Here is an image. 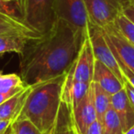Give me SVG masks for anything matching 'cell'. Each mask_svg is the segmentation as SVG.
Listing matches in <instances>:
<instances>
[{
    "instance_id": "1",
    "label": "cell",
    "mask_w": 134,
    "mask_h": 134,
    "mask_svg": "<svg viewBox=\"0 0 134 134\" xmlns=\"http://www.w3.org/2000/svg\"><path fill=\"white\" fill-rule=\"evenodd\" d=\"M86 37L56 19L47 33L29 41L20 54L19 75L24 84L32 86L66 75Z\"/></svg>"
},
{
    "instance_id": "2",
    "label": "cell",
    "mask_w": 134,
    "mask_h": 134,
    "mask_svg": "<svg viewBox=\"0 0 134 134\" xmlns=\"http://www.w3.org/2000/svg\"><path fill=\"white\" fill-rule=\"evenodd\" d=\"M65 75L32 86L18 117L30 120L42 133L51 131L59 113Z\"/></svg>"
},
{
    "instance_id": "3",
    "label": "cell",
    "mask_w": 134,
    "mask_h": 134,
    "mask_svg": "<svg viewBox=\"0 0 134 134\" xmlns=\"http://www.w3.org/2000/svg\"><path fill=\"white\" fill-rule=\"evenodd\" d=\"M21 18L31 30L40 35H44L56 20L53 0H25Z\"/></svg>"
},
{
    "instance_id": "4",
    "label": "cell",
    "mask_w": 134,
    "mask_h": 134,
    "mask_svg": "<svg viewBox=\"0 0 134 134\" xmlns=\"http://www.w3.org/2000/svg\"><path fill=\"white\" fill-rule=\"evenodd\" d=\"M53 9L56 19L64 20L83 36H87L89 20L84 0H53Z\"/></svg>"
},
{
    "instance_id": "5",
    "label": "cell",
    "mask_w": 134,
    "mask_h": 134,
    "mask_svg": "<svg viewBox=\"0 0 134 134\" xmlns=\"http://www.w3.org/2000/svg\"><path fill=\"white\" fill-rule=\"evenodd\" d=\"M88 38L91 42L95 59L101 62L108 69L111 70L124 85L125 78L121 73L117 59L105 38L103 29L93 23L88 22Z\"/></svg>"
},
{
    "instance_id": "6",
    "label": "cell",
    "mask_w": 134,
    "mask_h": 134,
    "mask_svg": "<svg viewBox=\"0 0 134 134\" xmlns=\"http://www.w3.org/2000/svg\"><path fill=\"white\" fill-rule=\"evenodd\" d=\"M84 4L89 22L102 29L114 24L122 14L120 0H84Z\"/></svg>"
},
{
    "instance_id": "7",
    "label": "cell",
    "mask_w": 134,
    "mask_h": 134,
    "mask_svg": "<svg viewBox=\"0 0 134 134\" xmlns=\"http://www.w3.org/2000/svg\"><path fill=\"white\" fill-rule=\"evenodd\" d=\"M95 61L96 59L92 45L87 35V37L83 41L78 55L68 73L71 75L72 78L75 81L91 84L93 82Z\"/></svg>"
},
{
    "instance_id": "8",
    "label": "cell",
    "mask_w": 134,
    "mask_h": 134,
    "mask_svg": "<svg viewBox=\"0 0 134 134\" xmlns=\"http://www.w3.org/2000/svg\"><path fill=\"white\" fill-rule=\"evenodd\" d=\"M103 31L113 53L134 73V45L120 33L115 23L103 28Z\"/></svg>"
},
{
    "instance_id": "9",
    "label": "cell",
    "mask_w": 134,
    "mask_h": 134,
    "mask_svg": "<svg viewBox=\"0 0 134 134\" xmlns=\"http://www.w3.org/2000/svg\"><path fill=\"white\" fill-rule=\"evenodd\" d=\"M72 119L76 132L78 134H86L90 125L97 119L95 105L92 83L86 96L82 99L78 106L71 111Z\"/></svg>"
},
{
    "instance_id": "10",
    "label": "cell",
    "mask_w": 134,
    "mask_h": 134,
    "mask_svg": "<svg viewBox=\"0 0 134 134\" xmlns=\"http://www.w3.org/2000/svg\"><path fill=\"white\" fill-rule=\"evenodd\" d=\"M91 84L77 82L72 78L71 75L68 72L65 75L64 84L62 94V101L69 107L70 110L73 111L82 99L87 94Z\"/></svg>"
},
{
    "instance_id": "11",
    "label": "cell",
    "mask_w": 134,
    "mask_h": 134,
    "mask_svg": "<svg viewBox=\"0 0 134 134\" xmlns=\"http://www.w3.org/2000/svg\"><path fill=\"white\" fill-rule=\"evenodd\" d=\"M93 82L98 85L110 96L124 88V85L116 76L115 74L97 60L95 61Z\"/></svg>"
},
{
    "instance_id": "12",
    "label": "cell",
    "mask_w": 134,
    "mask_h": 134,
    "mask_svg": "<svg viewBox=\"0 0 134 134\" xmlns=\"http://www.w3.org/2000/svg\"><path fill=\"white\" fill-rule=\"evenodd\" d=\"M111 107L120 119L123 131L125 132L134 125V108L130 104L124 88L111 96Z\"/></svg>"
},
{
    "instance_id": "13",
    "label": "cell",
    "mask_w": 134,
    "mask_h": 134,
    "mask_svg": "<svg viewBox=\"0 0 134 134\" xmlns=\"http://www.w3.org/2000/svg\"><path fill=\"white\" fill-rule=\"evenodd\" d=\"M30 88L31 86H26L23 90L19 91L0 105V119L14 121L17 119L24 105L27 96L30 93Z\"/></svg>"
},
{
    "instance_id": "14",
    "label": "cell",
    "mask_w": 134,
    "mask_h": 134,
    "mask_svg": "<svg viewBox=\"0 0 134 134\" xmlns=\"http://www.w3.org/2000/svg\"><path fill=\"white\" fill-rule=\"evenodd\" d=\"M7 32H19L29 36L32 40H37L41 36L31 30L24 22L22 18L0 13V34Z\"/></svg>"
},
{
    "instance_id": "15",
    "label": "cell",
    "mask_w": 134,
    "mask_h": 134,
    "mask_svg": "<svg viewBox=\"0 0 134 134\" xmlns=\"http://www.w3.org/2000/svg\"><path fill=\"white\" fill-rule=\"evenodd\" d=\"M31 38L19 32H7L0 34V54L16 52L20 55Z\"/></svg>"
},
{
    "instance_id": "16",
    "label": "cell",
    "mask_w": 134,
    "mask_h": 134,
    "mask_svg": "<svg viewBox=\"0 0 134 134\" xmlns=\"http://www.w3.org/2000/svg\"><path fill=\"white\" fill-rule=\"evenodd\" d=\"M47 134H78L74 126L71 110L63 101L54 126Z\"/></svg>"
},
{
    "instance_id": "17",
    "label": "cell",
    "mask_w": 134,
    "mask_h": 134,
    "mask_svg": "<svg viewBox=\"0 0 134 134\" xmlns=\"http://www.w3.org/2000/svg\"><path fill=\"white\" fill-rule=\"evenodd\" d=\"M92 88L97 118L101 122L106 112L111 108V96L94 82H92Z\"/></svg>"
},
{
    "instance_id": "18",
    "label": "cell",
    "mask_w": 134,
    "mask_h": 134,
    "mask_svg": "<svg viewBox=\"0 0 134 134\" xmlns=\"http://www.w3.org/2000/svg\"><path fill=\"white\" fill-rule=\"evenodd\" d=\"M26 85L21 79L20 75L16 74L4 75L0 71V93L2 94H17L24 89Z\"/></svg>"
},
{
    "instance_id": "19",
    "label": "cell",
    "mask_w": 134,
    "mask_h": 134,
    "mask_svg": "<svg viewBox=\"0 0 134 134\" xmlns=\"http://www.w3.org/2000/svg\"><path fill=\"white\" fill-rule=\"evenodd\" d=\"M101 124L103 134H124L120 119L112 107L106 112Z\"/></svg>"
},
{
    "instance_id": "20",
    "label": "cell",
    "mask_w": 134,
    "mask_h": 134,
    "mask_svg": "<svg viewBox=\"0 0 134 134\" xmlns=\"http://www.w3.org/2000/svg\"><path fill=\"white\" fill-rule=\"evenodd\" d=\"M13 134H44L30 120L25 118L17 117L11 124Z\"/></svg>"
},
{
    "instance_id": "21",
    "label": "cell",
    "mask_w": 134,
    "mask_h": 134,
    "mask_svg": "<svg viewBox=\"0 0 134 134\" xmlns=\"http://www.w3.org/2000/svg\"><path fill=\"white\" fill-rule=\"evenodd\" d=\"M115 25L120 33L130 41L131 44L134 45V24L130 22L123 14L118 17L115 21Z\"/></svg>"
},
{
    "instance_id": "22",
    "label": "cell",
    "mask_w": 134,
    "mask_h": 134,
    "mask_svg": "<svg viewBox=\"0 0 134 134\" xmlns=\"http://www.w3.org/2000/svg\"><path fill=\"white\" fill-rule=\"evenodd\" d=\"M0 13L21 18L20 10L17 2H6L5 0H0Z\"/></svg>"
},
{
    "instance_id": "23",
    "label": "cell",
    "mask_w": 134,
    "mask_h": 134,
    "mask_svg": "<svg viewBox=\"0 0 134 134\" xmlns=\"http://www.w3.org/2000/svg\"><path fill=\"white\" fill-rule=\"evenodd\" d=\"M114 55H115L116 59H117L118 63H119V68H120L121 73H122L125 80L128 81V82L134 87V73L130 69V68H129L128 66H127L126 64H125L124 63H123L122 61H121L120 59H119V57H118L117 55H116V54H114Z\"/></svg>"
},
{
    "instance_id": "24",
    "label": "cell",
    "mask_w": 134,
    "mask_h": 134,
    "mask_svg": "<svg viewBox=\"0 0 134 134\" xmlns=\"http://www.w3.org/2000/svg\"><path fill=\"white\" fill-rule=\"evenodd\" d=\"M122 14L134 24V5L131 3L124 5L122 8Z\"/></svg>"
},
{
    "instance_id": "25",
    "label": "cell",
    "mask_w": 134,
    "mask_h": 134,
    "mask_svg": "<svg viewBox=\"0 0 134 134\" xmlns=\"http://www.w3.org/2000/svg\"><path fill=\"white\" fill-rule=\"evenodd\" d=\"M86 134H103L102 124H101V122L98 119L94 121V122L90 125L87 131H86Z\"/></svg>"
},
{
    "instance_id": "26",
    "label": "cell",
    "mask_w": 134,
    "mask_h": 134,
    "mask_svg": "<svg viewBox=\"0 0 134 134\" xmlns=\"http://www.w3.org/2000/svg\"><path fill=\"white\" fill-rule=\"evenodd\" d=\"M124 90L126 91V94L128 96L130 104L134 108V87L126 80H125V84H124Z\"/></svg>"
},
{
    "instance_id": "27",
    "label": "cell",
    "mask_w": 134,
    "mask_h": 134,
    "mask_svg": "<svg viewBox=\"0 0 134 134\" xmlns=\"http://www.w3.org/2000/svg\"><path fill=\"white\" fill-rule=\"evenodd\" d=\"M12 120H7V119H0V134H4L8 127L12 124Z\"/></svg>"
},
{
    "instance_id": "28",
    "label": "cell",
    "mask_w": 134,
    "mask_h": 134,
    "mask_svg": "<svg viewBox=\"0 0 134 134\" xmlns=\"http://www.w3.org/2000/svg\"><path fill=\"white\" fill-rule=\"evenodd\" d=\"M13 96H14V94H2V93H0V105L2 104L3 102H5L6 100H8V98H10L11 97H13Z\"/></svg>"
},
{
    "instance_id": "29",
    "label": "cell",
    "mask_w": 134,
    "mask_h": 134,
    "mask_svg": "<svg viewBox=\"0 0 134 134\" xmlns=\"http://www.w3.org/2000/svg\"><path fill=\"white\" fill-rule=\"evenodd\" d=\"M124 134H134V125H132L129 130H127L124 132Z\"/></svg>"
},
{
    "instance_id": "30",
    "label": "cell",
    "mask_w": 134,
    "mask_h": 134,
    "mask_svg": "<svg viewBox=\"0 0 134 134\" xmlns=\"http://www.w3.org/2000/svg\"><path fill=\"white\" fill-rule=\"evenodd\" d=\"M18 3H19V10H20V15H21V9H22L23 6H24L25 0H18Z\"/></svg>"
},
{
    "instance_id": "31",
    "label": "cell",
    "mask_w": 134,
    "mask_h": 134,
    "mask_svg": "<svg viewBox=\"0 0 134 134\" xmlns=\"http://www.w3.org/2000/svg\"><path fill=\"white\" fill-rule=\"evenodd\" d=\"M4 134H13V131H12V128H11V125H10V126L8 127V129L6 130V132H5Z\"/></svg>"
},
{
    "instance_id": "32",
    "label": "cell",
    "mask_w": 134,
    "mask_h": 134,
    "mask_svg": "<svg viewBox=\"0 0 134 134\" xmlns=\"http://www.w3.org/2000/svg\"><path fill=\"white\" fill-rule=\"evenodd\" d=\"M120 1H121V3H122V5H123V6H124V5L128 4V3H129V1H130V0H120Z\"/></svg>"
},
{
    "instance_id": "33",
    "label": "cell",
    "mask_w": 134,
    "mask_h": 134,
    "mask_svg": "<svg viewBox=\"0 0 134 134\" xmlns=\"http://www.w3.org/2000/svg\"><path fill=\"white\" fill-rule=\"evenodd\" d=\"M5 1H6V2H17L18 3V0H5ZM18 5H19V3H18Z\"/></svg>"
},
{
    "instance_id": "34",
    "label": "cell",
    "mask_w": 134,
    "mask_h": 134,
    "mask_svg": "<svg viewBox=\"0 0 134 134\" xmlns=\"http://www.w3.org/2000/svg\"><path fill=\"white\" fill-rule=\"evenodd\" d=\"M129 3H131V4L134 5V0H130V1H129Z\"/></svg>"
},
{
    "instance_id": "35",
    "label": "cell",
    "mask_w": 134,
    "mask_h": 134,
    "mask_svg": "<svg viewBox=\"0 0 134 134\" xmlns=\"http://www.w3.org/2000/svg\"><path fill=\"white\" fill-rule=\"evenodd\" d=\"M44 134H47V133H44Z\"/></svg>"
}]
</instances>
